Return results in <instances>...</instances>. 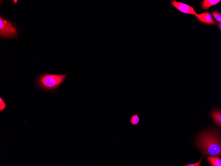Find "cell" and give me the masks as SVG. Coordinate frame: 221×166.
<instances>
[{"label": "cell", "mask_w": 221, "mask_h": 166, "mask_svg": "<svg viewBox=\"0 0 221 166\" xmlns=\"http://www.w3.org/2000/svg\"><path fill=\"white\" fill-rule=\"evenodd\" d=\"M195 144L204 155L221 156V136L219 131L216 128L202 132Z\"/></svg>", "instance_id": "cell-1"}, {"label": "cell", "mask_w": 221, "mask_h": 166, "mask_svg": "<svg viewBox=\"0 0 221 166\" xmlns=\"http://www.w3.org/2000/svg\"><path fill=\"white\" fill-rule=\"evenodd\" d=\"M68 75L49 74L44 75L40 78L39 84L42 88L49 90H53L60 85Z\"/></svg>", "instance_id": "cell-2"}, {"label": "cell", "mask_w": 221, "mask_h": 166, "mask_svg": "<svg viewBox=\"0 0 221 166\" xmlns=\"http://www.w3.org/2000/svg\"><path fill=\"white\" fill-rule=\"evenodd\" d=\"M0 35L3 37H16L17 30L13 24L0 18Z\"/></svg>", "instance_id": "cell-3"}, {"label": "cell", "mask_w": 221, "mask_h": 166, "mask_svg": "<svg viewBox=\"0 0 221 166\" xmlns=\"http://www.w3.org/2000/svg\"><path fill=\"white\" fill-rule=\"evenodd\" d=\"M171 4L175 6L178 10L184 13L196 15L198 14L195 12L193 7H191L186 4L175 1H171Z\"/></svg>", "instance_id": "cell-4"}, {"label": "cell", "mask_w": 221, "mask_h": 166, "mask_svg": "<svg viewBox=\"0 0 221 166\" xmlns=\"http://www.w3.org/2000/svg\"><path fill=\"white\" fill-rule=\"evenodd\" d=\"M196 16L198 19L202 23L210 25H215L217 23L209 12L202 13Z\"/></svg>", "instance_id": "cell-5"}, {"label": "cell", "mask_w": 221, "mask_h": 166, "mask_svg": "<svg viewBox=\"0 0 221 166\" xmlns=\"http://www.w3.org/2000/svg\"><path fill=\"white\" fill-rule=\"evenodd\" d=\"M212 117L216 126L221 127V113L220 110L215 109L211 113Z\"/></svg>", "instance_id": "cell-6"}, {"label": "cell", "mask_w": 221, "mask_h": 166, "mask_svg": "<svg viewBox=\"0 0 221 166\" xmlns=\"http://www.w3.org/2000/svg\"><path fill=\"white\" fill-rule=\"evenodd\" d=\"M221 1V0H204L202 4V8L203 10H207L211 6L216 5Z\"/></svg>", "instance_id": "cell-7"}, {"label": "cell", "mask_w": 221, "mask_h": 166, "mask_svg": "<svg viewBox=\"0 0 221 166\" xmlns=\"http://www.w3.org/2000/svg\"><path fill=\"white\" fill-rule=\"evenodd\" d=\"M207 160L212 166H221V159L220 157L215 156L207 157Z\"/></svg>", "instance_id": "cell-8"}, {"label": "cell", "mask_w": 221, "mask_h": 166, "mask_svg": "<svg viewBox=\"0 0 221 166\" xmlns=\"http://www.w3.org/2000/svg\"><path fill=\"white\" fill-rule=\"evenodd\" d=\"M141 119L140 118L138 113L133 115L130 118L129 122L131 124L134 126H137L141 122Z\"/></svg>", "instance_id": "cell-9"}, {"label": "cell", "mask_w": 221, "mask_h": 166, "mask_svg": "<svg viewBox=\"0 0 221 166\" xmlns=\"http://www.w3.org/2000/svg\"><path fill=\"white\" fill-rule=\"evenodd\" d=\"M212 15L214 18L219 22H221V14L220 13L216 11L212 12Z\"/></svg>", "instance_id": "cell-10"}, {"label": "cell", "mask_w": 221, "mask_h": 166, "mask_svg": "<svg viewBox=\"0 0 221 166\" xmlns=\"http://www.w3.org/2000/svg\"><path fill=\"white\" fill-rule=\"evenodd\" d=\"M0 110L2 112L5 109L6 106V105L4 103V101L1 98H0Z\"/></svg>", "instance_id": "cell-11"}, {"label": "cell", "mask_w": 221, "mask_h": 166, "mask_svg": "<svg viewBox=\"0 0 221 166\" xmlns=\"http://www.w3.org/2000/svg\"><path fill=\"white\" fill-rule=\"evenodd\" d=\"M202 160V159L200 160L198 162L194 164H188L185 165L184 166H200Z\"/></svg>", "instance_id": "cell-12"}, {"label": "cell", "mask_w": 221, "mask_h": 166, "mask_svg": "<svg viewBox=\"0 0 221 166\" xmlns=\"http://www.w3.org/2000/svg\"><path fill=\"white\" fill-rule=\"evenodd\" d=\"M218 27L219 29L221 31V23L219 22V24H218Z\"/></svg>", "instance_id": "cell-13"}]
</instances>
